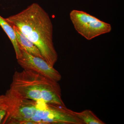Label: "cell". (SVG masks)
Returning a JSON list of instances; mask_svg holds the SVG:
<instances>
[{
    "instance_id": "1",
    "label": "cell",
    "mask_w": 124,
    "mask_h": 124,
    "mask_svg": "<svg viewBox=\"0 0 124 124\" xmlns=\"http://www.w3.org/2000/svg\"><path fill=\"white\" fill-rule=\"evenodd\" d=\"M39 50L43 59L54 67L58 59L53 40V27L48 14L34 3L19 13L5 18Z\"/></svg>"
},
{
    "instance_id": "2",
    "label": "cell",
    "mask_w": 124,
    "mask_h": 124,
    "mask_svg": "<svg viewBox=\"0 0 124 124\" xmlns=\"http://www.w3.org/2000/svg\"><path fill=\"white\" fill-rule=\"evenodd\" d=\"M7 111L3 124H22L29 121L35 115L38 102L23 98L10 89L2 99Z\"/></svg>"
},
{
    "instance_id": "3",
    "label": "cell",
    "mask_w": 124,
    "mask_h": 124,
    "mask_svg": "<svg viewBox=\"0 0 124 124\" xmlns=\"http://www.w3.org/2000/svg\"><path fill=\"white\" fill-rule=\"evenodd\" d=\"M46 79L34 71L23 69L15 72L9 89L23 98L43 101L41 90Z\"/></svg>"
},
{
    "instance_id": "4",
    "label": "cell",
    "mask_w": 124,
    "mask_h": 124,
    "mask_svg": "<svg viewBox=\"0 0 124 124\" xmlns=\"http://www.w3.org/2000/svg\"><path fill=\"white\" fill-rule=\"evenodd\" d=\"M29 121L35 124H83L74 111L66 106L43 101L38 102L35 115Z\"/></svg>"
},
{
    "instance_id": "5",
    "label": "cell",
    "mask_w": 124,
    "mask_h": 124,
    "mask_svg": "<svg viewBox=\"0 0 124 124\" xmlns=\"http://www.w3.org/2000/svg\"><path fill=\"white\" fill-rule=\"evenodd\" d=\"M70 17L76 31L88 40L111 31V24L84 11L74 10L70 13Z\"/></svg>"
},
{
    "instance_id": "6",
    "label": "cell",
    "mask_w": 124,
    "mask_h": 124,
    "mask_svg": "<svg viewBox=\"0 0 124 124\" xmlns=\"http://www.w3.org/2000/svg\"><path fill=\"white\" fill-rule=\"evenodd\" d=\"M21 55L17 59L18 63L23 69L31 70L54 82L62 79L61 74L42 58L31 55L22 49H20Z\"/></svg>"
},
{
    "instance_id": "7",
    "label": "cell",
    "mask_w": 124,
    "mask_h": 124,
    "mask_svg": "<svg viewBox=\"0 0 124 124\" xmlns=\"http://www.w3.org/2000/svg\"><path fill=\"white\" fill-rule=\"evenodd\" d=\"M42 101L49 104L65 106L62 98V92L58 82L46 79L41 90Z\"/></svg>"
},
{
    "instance_id": "8",
    "label": "cell",
    "mask_w": 124,
    "mask_h": 124,
    "mask_svg": "<svg viewBox=\"0 0 124 124\" xmlns=\"http://www.w3.org/2000/svg\"><path fill=\"white\" fill-rule=\"evenodd\" d=\"M19 49H22L31 55L43 58L39 50L16 27L13 26Z\"/></svg>"
},
{
    "instance_id": "9",
    "label": "cell",
    "mask_w": 124,
    "mask_h": 124,
    "mask_svg": "<svg viewBox=\"0 0 124 124\" xmlns=\"http://www.w3.org/2000/svg\"><path fill=\"white\" fill-rule=\"evenodd\" d=\"M0 26L8 36L13 46L15 52L16 58L17 59L21 55V52L19 47L13 27L6 20L0 16Z\"/></svg>"
},
{
    "instance_id": "10",
    "label": "cell",
    "mask_w": 124,
    "mask_h": 124,
    "mask_svg": "<svg viewBox=\"0 0 124 124\" xmlns=\"http://www.w3.org/2000/svg\"><path fill=\"white\" fill-rule=\"evenodd\" d=\"M74 113L83 124H105L91 110H85L80 112L74 111Z\"/></svg>"
},
{
    "instance_id": "11",
    "label": "cell",
    "mask_w": 124,
    "mask_h": 124,
    "mask_svg": "<svg viewBox=\"0 0 124 124\" xmlns=\"http://www.w3.org/2000/svg\"><path fill=\"white\" fill-rule=\"evenodd\" d=\"M7 113V110L5 108L0 107V124H1V121L3 120Z\"/></svg>"
},
{
    "instance_id": "12",
    "label": "cell",
    "mask_w": 124,
    "mask_h": 124,
    "mask_svg": "<svg viewBox=\"0 0 124 124\" xmlns=\"http://www.w3.org/2000/svg\"><path fill=\"white\" fill-rule=\"evenodd\" d=\"M3 95H0V99H1V98L2 97H3Z\"/></svg>"
}]
</instances>
